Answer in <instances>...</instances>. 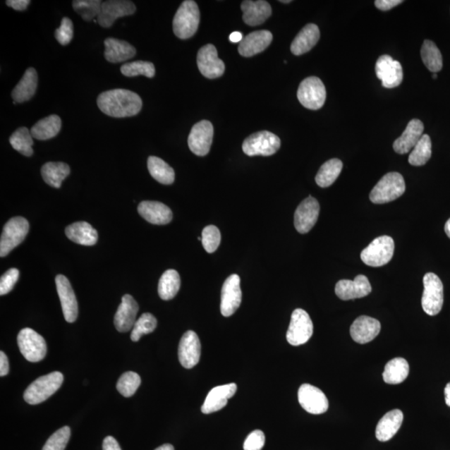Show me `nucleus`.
Listing matches in <instances>:
<instances>
[{
	"instance_id": "obj_36",
	"label": "nucleus",
	"mask_w": 450,
	"mask_h": 450,
	"mask_svg": "<svg viewBox=\"0 0 450 450\" xmlns=\"http://www.w3.org/2000/svg\"><path fill=\"white\" fill-rule=\"evenodd\" d=\"M410 373V366L403 358H396L387 363L383 373L385 383L399 384L405 381Z\"/></svg>"
},
{
	"instance_id": "obj_1",
	"label": "nucleus",
	"mask_w": 450,
	"mask_h": 450,
	"mask_svg": "<svg viewBox=\"0 0 450 450\" xmlns=\"http://www.w3.org/2000/svg\"><path fill=\"white\" fill-rule=\"evenodd\" d=\"M97 104L101 111L110 117L126 118L139 114L143 102L135 92L116 89L100 94Z\"/></svg>"
},
{
	"instance_id": "obj_52",
	"label": "nucleus",
	"mask_w": 450,
	"mask_h": 450,
	"mask_svg": "<svg viewBox=\"0 0 450 450\" xmlns=\"http://www.w3.org/2000/svg\"><path fill=\"white\" fill-rule=\"evenodd\" d=\"M403 1L402 0H376L375 2L376 8L382 11H388L394 7L399 6Z\"/></svg>"
},
{
	"instance_id": "obj_15",
	"label": "nucleus",
	"mask_w": 450,
	"mask_h": 450,
	"mask_svg": "<svg viewBox=\"0 0 450 450\" xmlns=\"http://www.w3.org/2000/svg\"><path fill=\"white\" fill-rule=\"evenodd\" d=\"M242 301L241 278L238 274H232L225 280L221 291L220 311L224 317L236 313Z\"/></svg>"
},
{
	"instance_id": "obj_14",
	"label": "nucleus",
	"mask_w": 450,
	"mask_h": 450,
	"mask_svg": "<svg viewBox=\"0 0 450 450\" xmlns=\"http://www.w3.org/2000/svg\"><path fill=\"white\" fill-rule=\"evenodd\" d=\"M197 64L202 75L211 80L221 77L225 71L224 63L218 57L217 48L211 44L199 50Z\"/></svg>"
},
{
	"instance_id": "obj_57",
	"label": "nucleus",
	"mask_w": 450,
	"mask_h": 450,
	"mask_svg": "<svg viewBox=\"0 0 450 450\" xmlns=\"http://www.w3.org/2000/svg\"><path fill=\"white\" fill-rule=\"evenodd\" d=\"M445 403L450 407V382L447 384L444 389Z\"/></svg>"
},
{
	"instance_id": "obj_8",
	"label": "nucleus",
	"mask_w": 450,
	"mask_h": 450,
	"mask_svg": "<svg viewBox=\"0 0 450 450\" xmlns=\"http://www.w3.org/2000/svg\"><path fill=\"white\" fill-rule=\"evenodd\" d=\"M18 346L28 361L39 362L44 359L47 353V344L43 336L30 328L23 329L18 333Z\"/></svg>"
},
{
	"instance_id": "obj_59",
	"label": "nucleus",
	"mask_w": 450,
	"mask_h": 450,
	"mask_svg": "<svg viewBox=\"0 0 450 450\" xmlns=\"http://www.w3.org/2000/svg\"><path fill=\"white\" fill-rule=\"evenodd\" d=\"M444 231L446 233L447 236L450 238V219L448 220L446 224H445Z\"/></svg>"
},
{
	"instance_id": "obj_30",
	"label": "nucleus",
	"mask_w": 450,
	"mask_h": 450,
	"mask_svg": "<svg viewBox=\"0 0 450 450\" xmlns=\"http://www.w3.org/2000/svg\"><path fill=\"white\" fill-rule=\"evenodd\" d=\"M403 412L393 410L387 413L376 427V438L381 442H387L391 439L401 429L403 423Z\"/></svg>"
},
{
	"instance_id": "obj_61",
	"label": "nucleus",
	"mask_w": 450,
	"mask_h": 450,
	"mask_svg": "<svg viewBox=\"0 0 450 450\" xmlns=\"http://www.w3.org/2000/svg\"><path fill=\"white\" fill-rule=\"evenodd\" d=\"M433 79H434V80L437 79V73H434Z\"/></svg>"
},
{
	"instance_id": "obj_10",
	"label": "nucleus",
	"mask_w": 450,
	"mask_h": 450,
	"mask_svg": "<svg viewBox=\"0 0 450 450\" xmlns=\"http://www.w3.org/2000/svg\"><path fill=\"white\" fill-rule=\"evenodd\" d=\"M279 138L269 131L255 133L243 141V151L248 156H270L280 148Z\"/></svg>"
},
{
	"instance_id": "obj_35",
	"label": "nucleus",
	"mask_w": 450,
	"mask_h": 450,
	"mask_svg": "<svg viewBox=\"0 0 450 450\" xmlns=\"http://www.w3.org/2000/svg\"><path fill=\"white\" fill-rule=\"evenodd\" d=\"M71 174V168L66 163L49 162L43 165L41 169L43 180L49 186L61 187L62 183Z\"/></svg>"
},
{
	"instance_id": "obj_16",
	"label": "nucleus",
	"mask_w": 450,
	"mask_h": 450,
	"mask_svg": "<svg viewBox=\"0 0 450 450\" xmlns=\"http://www.w3.org/2000/svg\"><path fill=\"white\" fill-rule=\"evenodd\" d=\"M214 127L208 121H202L193 126L188 139L190 150L196 155L205 156L212 145Z\"/></svg>"
},
{
	"instance_id": "obj_18",
	"label": "nucleus",
	"mask_w": 450,
	"mask_h": 450,
	"mask_svg": "<svg viewBox=\"0 0 450 450\" xmlns=\"http://www.w3.org/2000/svg\"><path fill=\"white\" fill-rule=\"evenodd\" d=\"M178 360L186 369H192L198 365L201 355V343L198 335L189 330L183 335L178 346Z\"/></svg>"
},
{
	"instance_id": "obj_38",
	"label": "nucleus",
	"mask_w": 450,
	"mask_h": 450,
	"mask_svg": "<svg viewBox=\"0 0 450 450\" xmlns=\"http://www.w3.org/2000/svg\"><path fill=\"white\" fill-rule=\"evenodd\" d=\"M148 169L151 176L162 185H172L176 178L173 168L155 156H150L148 159Z\"/></svg>"
},
{
	"instance_id": "obj_49",
	"label": "nucleus",
	"mask_w": 450,
	"mask_h": 450,
	"mask_svg": "<svg viewBox=\"0 0 450 450\" xmlns=\"http://www.w3.org/2000/svg\"><path fill=\"white\" fill-rule=\"evenodd\" d=\"M73 35V25L71 18H62L61 27L55 31V38L62 45H67L71 42Z\"/></svg>"
},
{
	"instance_id": "obj_11",
	"label": "nucleus",
	"mask_w": 450,
	"mask_h": 450,
	"mask_svg": "<svg viewBox=\"0 0 450 450\" xmlns=\"http://www.w3.org/2000/svg\"><path fill=\"white\" fill-rule=\"evenodd\" d=\"M313 332L314 325L309 314L302 309L293 311L286 334L288 343L293 346H301L310 341Z\"/></svg>"
},
{
	"instance_id": "obj_60",
	"label": "nucleus",
	"mask_w": 450,
	"mask_h": 450,
	"mask_svg": "<svg viewBox=\"0 0 450 450\" xmlns=\"http://www.w3.org/2000/svg\"><path fill=\"white\" fill-rule=\"evenodd\" d=\"M280 2L284 3V4H288V3H291L292 1H291V0H287V1H284V0H281V1H280Z\"/></svg>"
},
{
	"instance_id": "obj_54",
	"label": "nucleus",
	"mask_w": 450,
	"mask_h": 450,
	"mask_svg": "<svg viewBox=\"0 0 450 450\" xmlns=\"http://www.w3.org/2000/svg\"><path fill=\"white\" fill-rule=\"evenodd\" d=\"M103 450H122L116 439L112 436H107L104 439Z\"/></svg>"
},
{
	"instance_id": "obj_6",
	"label": "nucleus",
	"mask_w": 450,
	"mask_h": 450,
	"mask_svg": "<svg viewBox=\"0 0 450 450\" xmlns=\"http://www.w3.org/2000/svg\"><path fill=\"white\" fill-rule=\"evenodd\" d=\"M424 293L421 304L427 315H437L444 305V286L442 279L434 273H428L424 277Z\"/></svg>"
},
{
	"instance_id": "obj_45",
	"label": "nucleus",
	"mask_w": 450,
	"mask_h": 450,
	"mask_svg": "<svg viewBox=\"0 0 450 450\" xmlns=\"http://www.w3.org/2000/svg\"><path fill=\"white\" fill-rule=\"evenodd\" d=\"M141 384V378L135 372L123 373L117 383V389L123 397L130 398L135 394Z\"/></svg>"
},
{
	"instance_id": "obj_13",
	"label": "nucleus",
	"mask_w": 450,
	"mask_h": 450,
	"mask_svg": "<svg viewBox=\"0 0 450 450\" xmlns=\"http://www.w3.org/2000/svg\"><path fill=\"white\" fill-rule=\"evenodd\" d=\"M298 402L312 415L324 414L329 408V401L322 390L309 384H302L298 392Z\"/></svg>"
},
{
	"instance_id": "obj_40",
	"label": "nucleus",
	"mask_w": 450,
	"mask_h": 450,
	"mask_svg": "<svg viewBox=\"0 0 450 450\" xmlns=\"http://www.w3.org/2000/svg\"><path fill=\"white\" fill-rule=\"evenodd\" d=\"M421 58L430 71L437 73L442 70V54L433 41L425 40L421 48Z\"/></svg>"
},
{
	"instance_id": "obj_44",
	"label": "nucleus",
	"mask_w": 450,
	"mask_h": 450,
	"mask_svg": "<svg viewBox=\"0 0 450 450\" xmlns=\"http://www.w3.org/2000/svg\"><path fill=\"white\" fill-rule=\"evenodd\" d=\"M157 327V320L150 313L142 315L139 320H137L134 328L132 329V341L138 342L145 334H149L154 332Z\"/></svg>"
},
{
	"instance_id": "obj_26",
	"label": "nucleus",
	"mask_w": 450,
	"mask_h": 450,
	"mask_svg": "<svg viewBox=\"0 0 450 450\" xmlns=\"http://www.w3.org/2000/svg\"><path fill=\"white\" fill-rule=\"evenodd\" d=\"M424 123L420 119L414 118L408 123L406 130L403 135L394 141L393 148L396 153L405 154L413 149L418 144L423 136Z\"/></svg>"
},
{
	"instance_id": "obj_5",
	"label": "nucleus",
	"mask_w": 450,
	"mask_h": 450,
	"mask_svg": "<svg viewBox=\"0 0 450 450\" xmlns=\"http://www.w3.org/2000/svg\"><path fill=\"white\" fill-rule=\"evenodd\" d=\"M394 242L391 237L380 236L370 243L361 253V260L371 267L387 264L393 258Z\"/></svg>"
},
{
	"instance_id": "obj_50",
	"label": "nucleus",
	"mask_w": 450,
	"mask_h": 450,
	"mask_svg": "<svg viewBox=\"0 0 450 450\" xmlns=\"http://www.w3.org/2000/svg\"><path fill=\"white\" fill-rule=\"evenodd\" d=\"M18 276H20V272L15 268L8 269L6 273H4L0 279V295H7L11 292L15 287Z\"/></svg>"
},
{
	"instance_id": "obj_42",
	"label": "nucleus",
	"mask_w": 450,
	"mask_h": 450,
	"mask_svg": "<svg viewBox=\"0 0 450 450\" xmlns=\"http://www.w3.org/2000/svg\"><path fill=\"white\" fill-rule=\"evenodd\" d=\"M13 148L21 154L30 157L34 153L32 146L34 145L33 137L26 127L18 128L9 138Z\"/></svg>"
},
{
	"instance_id": "obj_19",
	"label": "nucleus",
	"mask_w": 450,
	"mask_h": 450,
	"mask_svg": "<svg viewBox=\"0 0 450 450\" xmlns=\"http://www.w3.org/2000/svg\"><path fill=\"white\" fill-rule=\"evenodd\" d=\"M320 204L309 196L298 206L295 214V227L300 233L310 232L315 226L320 214Z\"/></svg>"
},
{
	"instance_id": "obj_34",
	"label": "nucleus",
	"mask_w": 450,
	"mask_h": 450,
	"mask_svg": "<svg viewBox=\"0 0 450 450\" xmlns=\"http://www.w3.org/2000/svg\"><path fill=\"white\" fill-rule=\"evenodd\" d=\"M61 118L58 116H50L37 122L31 128L32 137L39 140H47L56 136L61 130Z\"/></svg>"
},
{
	"instance_id": "obj_58",
	"label": "nucleus",
	"mask_w": 450,
	"mask_h": 450,
	"mask_svg": "<svg viewBox=\"0 0 450 450\" xmlns=\"http://www.w3.org/2000/svg\"><path fill=\"white\" fill-rule=\"evenodd\" d=\"M154 450H174V448L172 444H165Z\"/></svg>"
},
{
	"instance_id": "obj_28",
	"label": "nucleus",
	"mask_w": 450,
	"mask_h": 450,
	"mask_svg": "<svg viewBox=\"0 0 450 450\" xmlns=\"http://www.w3.org/2000/svg\"><path fill=\"white\" fill-rule=\"evenodd\" d=\"M241 9L243 13V20L250 26L264 24L272 13L270 4L264 0H258V1L245 0L241 4Z\"/></svg>"
},
{
	"instance_id": "obj_48",
	"label": "nucleus",
	"mask_w": 450,
	"mask_h": 450,
	"mask_svg": "<svg viewBox=\"0 0 450 450\" xmlns=\"http://www.w3.org/2000/svg\"><path fill=\"white\" fill-rule=\"evenodd\" d=\"M221 242V233L219 229L214 225H209L202 232V243L206 252L214 253L218 249Z\"/></svg>"
},
{
	"instance_id": "obj_9",
	"label": "nucleus",
	"mask_w": 450,
	"mask_h": 450,
	"mask_svg": "<svg viewBox=\"0 0 450 450\" xmlns=\"http://www.w3.org/2000/svg\"><path fill=\"white\" fill-rule=\"evenodd\" d=\"M297 97L303 107L311 110L323 107L326 100V90L318 77H309L303 80L297 92Z\"/></svg>"
},
{
	"instance_id": "obj_33",
	"label": "nucleus",
	"mask_w": 450,
	"mask_h": 450,
	"mask_svg": "<svg viewBox=\"0 0 450 450\" xmlns=\"http://www.w3.org/2000/svg\"><path fill=\"white\" fill-rule=\"evenodd\" d=\"M68 240L81 245H95L98 241V233L92 225L87 222L73 223L66 229Z\"/></svg>"
},
{
	"instance_id": "obj_2",
	"label": "nucleus",
	"mask_w": 450,
	"mask_h": 450,
	"mask_svg": "<svg viewBox=\"0 0 450 450\" xmlns=\"http://www.w3.org/2000/svg\"><path fill=\"white\" fill-rule=\"evenodd\" d=\"M200 20V13L198 4L193 0L183 1L174 18V35L181 39L191 38L198 30Z\"/></svg>"
},
{
	"instance_id": "obj_39",
	"label": "nucleus",
	"mask_w": 450,
	"mask_h": 450,
	"mask_svg": "<svg viewBox=\"0 0 450 450\" xmlns=\"http://www.w3.org/2000/svg\"><path fill=\"white\" fill-rule=\"evenodd\" d=\"M343 169L341 160L332 159L325 162L320 169L315 177L317 185L321 188H327L332 186L337 180Z\"/></svg>"
},
{
	"instance_id": "obj_20",
	"label": "nucleus",
	"mask_w": 450,
	"mask_h": 450,
	"mask_svg": "<svg viewBox=\"0 0 450 450\" xmlns=\"http://www.w3.org/2000/svg\"><path fill=\"white\" fill-rule=\"evenodd\" d=\"M55 283L61 302L64 319L68 323H73L78 317V302L75 291L68 279L62 274L57 275Z\"/></svg>"
},
{
	"instance_id": "obj_37",
	"label": "nucleus",
	"mask_w": 450,
	"mask_h": 450,
	"mask_svg": "<svg viewBox=\"0 0 450 450\" xmlns=\"http://www.w3.org/2000/svg\"><path fill=\"white\" fill-rule=\"evenodd\" d=\"M180 274L174 269H168L159 279L158 292L164 300H171L176 296L181 288Z\"/></svg>"
},
{
	"instance_id": "obj_7",
	"label": "nucleus",
	"mask_w": 450,
	"mask_h": 450,
	"mask_svg": "<svg viewBox=\"0 0 450 450\" xmlns=\"http://www.w3.org/2000/svg\"><path fill=\"white\" fill-rule=\"evenodd\" d=\"M30 224L23 217H13L4 225L0 240V256L6 257L25 241Z\"/></svg>"
},
{
	"instance_id": "obj_12",
	"label": "nucleus",
	"mask_w": 450,
	"mask_h": 450,
	"mask_svg": "<svg viewBox=\"0 0 450 450\" xmlns=\"http://www.w3.org/2000/svg\"><path fill=\"white\" fill-rule=\"evenodd\" d=\"M375 73L387 89L396 88L403 81V73L401 63L389 55H382L378 59L375 64Z\"/></svg>"
},
{
	"instance_id": "obj_43",
	"label": "nucleus",
	"mask_w": 450,
	"mask_h": 450,
	"mask_svg": "<svg viewBox=\"0 0 450 450\" xmlns=\"http://www.w3.org/2000/svg\"><path fill=\"white\" fill-rule=\"evenodd\" d=\"M102 4L100 0H75L73 1V8L83 20L91 21L95 20L96 17L98 18Z\"/></svg>"
},
{
	"instance_id": "obj_22",
	"label": "nucleus",
	"mask_w": 450,
	"mask_h": 450,
	"mask_svg": "<svg viewBox=\"0 0 450 450\" xmlns=\"http://www.w3.org/2000/svg\"><path fill=\"white\" fill-rule=\"evenodd\" d=\"M139 305L130 295L123 296L121 305L114 316V325L118 332L126 333L134 328Z\"/></svg>"
},
{
	"instance_id": "obj_47",
	"label": "nucleus",
	"mask_w": 450,
	"mask_h": 450,
	"mask_svg": "<svg viewBox=\"0 0 450 450\" xmlns=\"http://www.w3.org/2000/svg\"><path fill=\"white\" fill-rule=\"evenodd\" d=\"M71 430L70 427L64 426L54 433L47 442L45 443L42 450H64L68 440L71 439Z\"/></svg>"
},
{
	"instance_id": "obj_24",
	"label": "nucleus",
	"mask_w": 450,
	"mask_h": 450,
	"mask_svg": "<svg viewBox=\"0 0 450 450\" xmlns=\"http://www.w3.org/2000/svg\"><path fill=\"white\" fill-rule=\"evenodd\" d=\"M273 35L269 30H259L243 37L238 45V53L243 57H252L264 51L272 42Z\"/></svg>"
},
{
	"instance_id": "obj_56",
	"label": "nucleus",
	"mask_w": 450,
	"mask_h": 450,
	"mask_svg": "<svg viewBox=\"0 0 450 450\" xmlns=\"http://www.w3.org/2000/svg\"><path fill=\"white\" fill-rule=\"evenodd\" d=\"M243 39V36L241 32H233V33L229 35V40L234 44L241 43Z\"/></svg>"
},
{
	"instance_id": "obj_51",
	"label": "nucleus",
	"mask_w": 450,
	"mask_h": 450,
	"mask_svg": "<svg viewBox=\"0 0 450 450\" xmlns=\"http://www.w3.org/2000/svg\"><path fill=\"white\" fill-rule=\"evenodd\" d=\"M265 444V436L263 431L257 430L253 431L243 443L245 450H261Z\"/></svg>"
},
{
	"instance_id": "obj_31",
	"label": "nucleus",
	"mask_w": 450,
	"mask_h": 450,
	"mask_svg": "<svg viewBox=\"0 0 450 450\" xmlns=\"http://www.w3.org/2000/svg\"><path fill=\"white\" fill-rule=\"evenodd\" d=\"M320 38L319 27L315 24L307 25L293 40L291 46V52L297 56L309 52L318 43Z\"/></svg>"
},
{
	"instance_id": "obj_41",
	"label": "nucleus",
	"mask_w": 450,
	"mask_h": 450,
	"mask_svg": "<svg viewBox=\"0 0 450 450\" xmlns=\"http://www.w3.org/2000/svg\"><path fill=\"white\" fill-rule=\"evenodd\" d=\"M432 155V143L428 135H424L408 156V163L413 166H422L429 162Z\"/></svg>"
},
{
	"instance_id": "obj_55",
	"label": "nucleus",
	"mask_w": 450,
	"mask_h": 450,
	"mask_svg": "<svg viewBox=\"0 0 450 450\" xmlns=\"http://www.w3.org/2000/svg\"><path fill=\"white\" fill-rule=\"evenodd\" d=\"M9 372V364L8 357L3 351L0 352V375L1 377L6 376Z\"/></svg>"
},
{
	"instance_id": "obj_53",
	"label": "nucleus",
	"mask_w": 450,
	"mask_h": 450,
	"mask_svg": "<svg viewBox=\"0 0 450 450\" xmlns=\"http://www.w3.org/2000/svg\"><path fill=\"white\" fill-rule=\"evenodd\" d=\"M30 0H8L6 4L18 11H24L30 6Z\"/></svg>"
},
{
	"instance_id": "obj_29",
	"label": "nucleus",
	"mask_w": 450,
	"mask_h": 450,
	"mask_svg": "<svg viewBox=\"0 0 450 450\" xmlns=\"http://www.w3.org/2000/svg\"><path fill=\"white\" fill-rule=\"evenodd\" d=\"M104 58L110 63L125 62L136 54L134 46L126 41L108 38L104 40Z\"/></svg>"
},
{
	"instance_id": "obj_23",
	"label": "nucleus",
	"mask_w": 450,
	"mask_h": 450,
	"mask_svg": "<svg viewBox=\"0 0 450 450\" xmlns=\"http://www.w3.org/2000/svg\"><path fill=\"white\" fill-rule=\"evenodd\" d=\"M236 391L237 385L234 383L220 385L211 389L205 399L204 405L201 407L202 413L209 415L222 410L226 406L229 399H231Z\"/></svg>"
},
{
	"instance_id": "obj_3",
	"label": "nucleus",
	"mask_w": 450,
	"mask_h": 450,
	"mask_svg": "<svg viewBox=\"0 0 450 450\" xmlns=\"http://www.w3.org/2000/svg\"><path fill=\"white\" fill-rule=\"evenodd\" d=\"M63 382V375L61 372L55 371L41 376L26 389L25 401L31 406L39 405L56 393Z\"/></svg>"
},
{
	"instance_id": "obj_17",
	"label": "nucleus",
	"mask_w": 450,
	"mask_h": 450,
	"mask_svg": "<svg viewBox=\"0 0 450 450\" xmlns=\"http://www.w3.org/2000/svg\"><path fill=\"white\" fill-rule=\"evenodd\" d=\"M136 11L135 4L127 0H109L103 2L97 22L104 28L111 27L118 18L132 16Z\"/></svg>"
},
{
	"instance_id": "obj_21",
	"label": "nucleus",
	"mask_w": 450,
	"mask_h": 450,
	"mask_svg": "<svg viewBox=\"0 0 450 450\" xmlns=\"http://www.w3.org/2000/svg\"><path fill=\"white\" fill-rule=\"evenodd\" d=\"M371 284L365 275H358L355 280L343 279L335 286V293L342 300H351L369 296Z\"/></svg>"
},
{
	"instance_id": "obj_32",
	"label": "nucleus",
	"mask_w": 450,
	"mask_h": 450,
	"mask_svg": "<svg viewBox=\"0 0 450 450\" xmlns=\"http://www.w3.org/2000/svg\"><path fill=\"white\" fill-rule=\"evenodd\" d=\"M37 87L38 75L34 68H29L12 91L13 102L24 103L31 99L36 93Z\"/></svg>"
},
{
	"instance_id": "obj_25",
	"label": "nucleus",
	"mask_w": 450,
	"mask_h": 450,
	"mask_svg": "<svg viewBox=\"0 0 450 450\" xmlns=\"http://www.w3.org/2000/svg\"><path fill=\"white\" fill-rule=\"evenodd\" d=\"M381 329L379 321L369 316H360L351 327L353 341L361 344L370 343L378 336Z\"/></svg>"
},
{
	"instance_id": "obj_4",
	"label": "nucleus",
	"mask_w": 450,
	"mask_h": 450,
	"mask_svg": "<svg viewBox=\"0 0 450 450\" xmlns=\"http://www.w3.org/2000/svg\"><path fill=\"white\" fill-rule=\"evenodd\" d=\"M406 190V182L401 174L389 173L372 190L370 199L372 203L376 205L389 203L405 194Z\"/></svg>"
},
{
	"instance_id": "obj_46",
	"label": "nucleus",
	"mask_w": 450,
	"mask_h": 450,
	"mask_svg": "<svg viewBox=\"0 0 450 450\" xmlns=\"http://www.w3.org/2000/svg\"><path fill=\"white\" fill-rule=\"evenodd\" d=\"M121 71L122 75L126 77L144 75L147 78H153L155 75L154 64L147 61H135L123 64Z\"/></svg>"
},
{
	"instance_id": "obj_27",
	"label": "nucleus",
	"mask_w": 450,
	"mask_h": 450,
	"mask_svg": "<svg viewBox=\"0 0 450 450\" xmlns=\"http://www.w3.org/2000/svg\"><path fill=\"white\" fill-rule=\"evenodd\" d=\"M138 212L147 221L163 225L171 222L173 214L171 209L160 202L143 201L138 206Z\"/></svg>"
}]
</instances>
